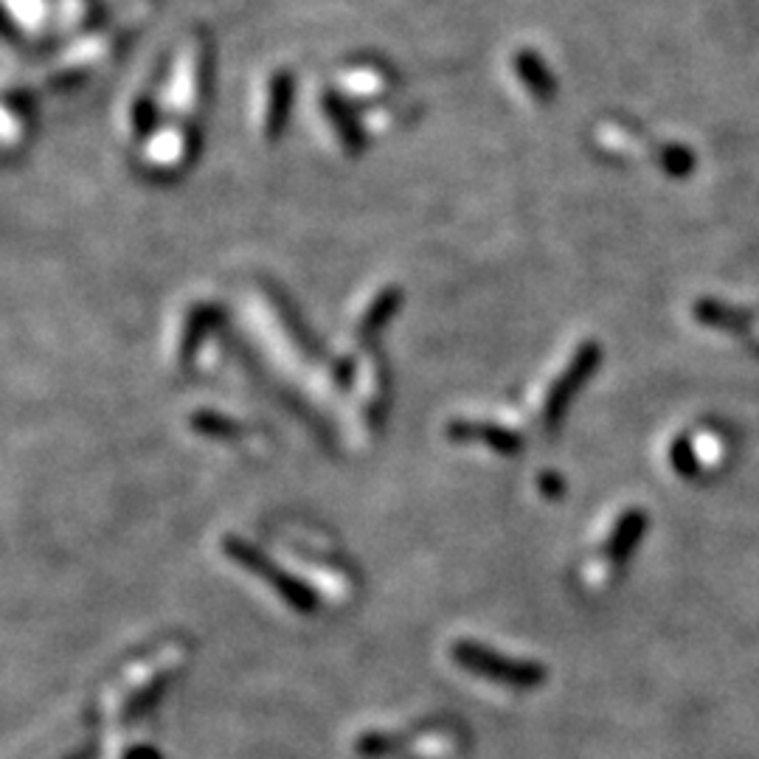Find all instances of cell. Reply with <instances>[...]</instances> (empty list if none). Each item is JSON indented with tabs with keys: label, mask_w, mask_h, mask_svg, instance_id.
<instances>
[{
	"label": "cell",
	"mask_w": 759,
	"mask_h": 759,
	"mask_svg": "<svg viewBox=\"0 0 759 759\" xmlns=\"http://www.w3.org/2000/svg\"><path fill=\"white\" fill-rule=\"evenodd\" d=\"M222 549H226L228 557L234 560V563H240L242 568H248V572H256V577H262L267 585H273V590H276V594L290 605V608L296 610L315 608V597L310 594V588H307L304 583H299V579L287 577V574L281 572V568H276L273 563H267V560L262 557L253 545L242 543V540L237 538H228L226 543H222Z\"/></svg>",
	"instance_id": "obj_1"
},
{
	"label": "cell",
	"mask_w": 759,
	"mask_h": 759,
	"mask_svg": "<svg viewBox=\"0 0 759 759\" xmlns=\"http://www.w3.org/2000/svg\"><path fill=\"white\" fill-rule=\"evenodd\" d=\"M453 658L464 669H473V672L487 675V678L504 683H534L540 678L538 667L498 656V653L481 647V644H459V647H453Z\"/></svg>",
	"instance_id": "obj_2"
},
{
	"label": "cell",
	"mask_w": 759,
	"mask_h": 759,
	"mask_svg": "<svg viewBox=\"0 0 759 759\" xmlns=\"http://www.w3.org/2000/svg\"><path fill=\"white\" fill-rule=\"evenodd\" d=\"M450 434L464 441H484V445H490L498 453H513V450L520 448L515 434H509L501 425H490V422L487 425H481V422H456V425H450Z\"/></svg>",
	"instance_id": "obj_3"
},
{
	"label": "cell",
	"mask_w": 759,
	"mask_h": 759,
	"mask_svg": "<svg viewBox=\"0 0 759 759\" xmlns=\"http://www.w3.org/2000/svg\"><path fill=\"white\" fill-rule=\"evenodd\" d=\"M394 307H396V292H391V290L380 292V296L371 301L369 310L364 312V319L357 321V330L369 332V330H377V326H383Z\"/></svg>",
	"instance_id": "obj_4"
}]
</instances>
